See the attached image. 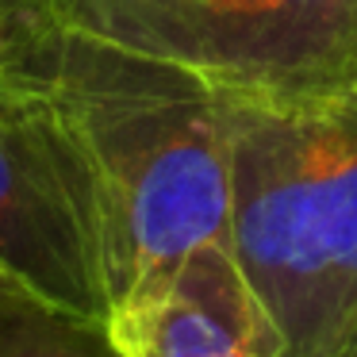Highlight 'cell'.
Segmentation results:
<instances>
[{
  "mask_svg": "<svg viewBox=\"0 0 357 357\" xmlns=\"http://www.w3.org/2000/svg\"><path fill=\"white\" fill-rule=\"evenodd\" d=\"M81 142L104 215L112 303L227 238V96L181 66L50 24L20 66Z\"/></svg>",
  "mask_w": 357,
  "mask_h": 357,
  "instance_id": "obj_1",
  "label": "cell"
},
{
  "mask_svg": "<svg viewBox=\"0 0 357 357\" xmlns=\"http://www.w3.org/2000/svg\"><path fill=\"white\" fill-rule=\"evenodd\" d=\"M234 250L265 357H342L357 323V77L311 104L227 100Z\"/></svg>",
  "mask_w": 357,
  "mask_h": 357,
  "instance_id": "obj_2",
  "label": "cell"
},
{
  "mask_svg": "<svg viewBox=\"0 0 357 357\" xmlns=\"http://www.w3.org/2000/svg\"><path fill=\"white\" fill-rule=\"evenodd\" d=\"M47 24L181 66L227 100L311 104L357 77V0H39Z\"/></svg>",
  "mask_w": 357,
  "mask_h": 357,
  "instance_id": "obj_3",
  "label": "cell"
},
{
  "mask_svg": "<svg viewBox=\"0 0 357 357\" xmlns=\"http://www.w3.org/2000/svg\"><path fill=\"white\" fill-rule=\"evenodd\" d=\"M0 280L89 323L112 311L93 173L58 104L24 70L0 73Z\"/></svg>",
  "mask_w": 357,
  "mask_h": 357,
  "instance_id": "obj_4",
  "label": "cell"
},
{
  "mask_svg": "<svg viewBox=\"0 0 357 357\" xmlns=\"http://www.w3.org/2000/svg\"><path fill=\"white\" fill-rule=\"evenodd\" d=\"M104 331L119 357H265L254 296L227 238L119 296Z\"/></svg>",
  "mask_w": 357,
  "mask_h": 357,
  "instance_id": "obj_5",
  "label": "cell"
},
{
  "mask_svg": "<svg viewBox=\"0 0 357 357\" xmlns=\"http://www.w3.org/2000/svg\"><path fill=\"white\" fill-rule=\"evenodd\" d=\"M0 357H119L104 323L47 307L0 280Z\"/></svg>",
  "mask_w": 357,
  "mask_h": 357,
  "instance_id": "obj_6",
  "label": "cell"
},
{
  "mask_svg": "<svg viewBox=\"0 0 357 357\" xmlns=\"http://www.w3.org/2000/svg\"><path fill=\"white\" fill-rule=\"evenodd\" d=\"M47 27L39 0H0V73L20 70Z\"/></svg>",
  "mask_w": 357,
  "mask_h": 357,
  "instance_id": "obj_7",
  "label": "cell"
},
{
  "mask_svg": "<svg viewBox=\"0 0 357 357\" xmlns=\"http://www.w3.org/2000/svg\"><path fill=\"white\" fill-rule=\"evenodd\" d=\"M342 357H357V323H354V331H349V338H346V349H342Z\"/></svg>",
  "mask_w": 357,
  "mask_h": 357,
  "instance_id": "obj_8",
  "label": "cell"
}]
</instances>
